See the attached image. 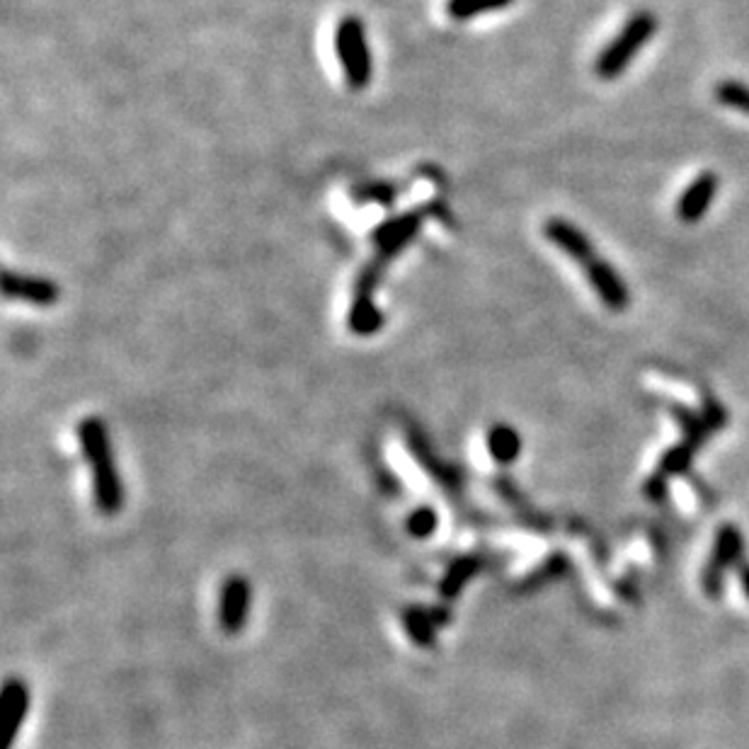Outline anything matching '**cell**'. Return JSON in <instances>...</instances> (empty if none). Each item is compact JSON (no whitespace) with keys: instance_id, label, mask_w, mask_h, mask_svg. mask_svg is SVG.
Returning <instances> with one entry per match:
<instances>
[{"instance_id":"cell-1","label":"cell","mask_w":749,"mask_h":749,"mask_svg":"<svg viewBox=\"0 0 749 749\" xmlns=\"http://www.w3.org/2000/svg\"><path fill=\"white\" fill-rule=\"evenodd\" d=\"M432 211L434 207H417L415 211L396 216V219H388L386 224H381L374 231L376 253L371 257L369 265L364 267L362 274H359L357 287H354L350 316H347V325H350L354 335L369 337L381 330L383 316L379 308H376V287L381 284L386 267L391 265L400 250L417 236V231H420V226L430 219Z\"/></svg>"},{"instance_id":"cell-2","label":"cell","mask_w":749,"mask_h":749,"mask_svg":"<svg viewBox=\"0 0 749 749\" xmlns=\"http://www.w3.org/2000/svg\"><path fill=\"white\" fill-rule=\"evenodd\" d=\"M80 447H83L85 461H88L90 476H93L95 505L102 514H114L122 510V480H119L117 466L112 459L110 434L100 417H85L78 425Z\"/></svg>"},{"instance_id":"cell-3","label":"cell","mask_w":749,"mask_h":749,"mask_svg":"<svg viewBox=\"0 0 749 749\" xmlns=\"http://www.w3.org/2000/svg\"><path fill=\"white\" fill-rule=\"evenodd\" d=\"M657 30V20L653 13L648 10H640L628 17V22L623 25V30L616 34L614 42L606 47L602 54L597 56V64H594V73L602 80H614L626 71L628 64L633 61V56L638 54L645 44L650 42Z\"/></svg>"},{"instance_id":"cell-4","label":"cell","mask_w":749,"mask_h":749,"mask_svg":"<svg viewBox=\"0 0 749 749\" xmlns=\"http://www.w3.org/2000/svg\"><path fill=\"white\" fill-rule=\"evenodd\" d=\"M335 49L337 61L342 66V76H345L347 88L364 90L371 83V51L367 44V30L364 22L357 15H347L345 20L337 25L335 32Z\"/></svg>"},{"instance_id":"cell-5","label":"cell","mask_w":749,"mask_h":749,"mask_svg":"<svg viewBox=\"0 0 749 749\" xmlns=\"http://www.w3.org/2000/svg\"><path fill=\"white\" fill-rule=\"evenodd\" d=\"M718 187L720 177L716 173H711V170H703L701 175H696L694 180L686 185L682 197L677 199V207H674L677 219L682 221V224H699L703 216H706L708 207H711Z\"/></svg>"},{"instance_id":"cell-6","label":"cell","mask_w":749,"mask_h":749,"mask_svg":"<svg viewBox=\"0 0 749 749\" xmlns=\"http://www.w3.org/2000/svg\"><path fill=\"white\" fill-rule=\"evenodd\" d=\"M587 279H590L594 294L599 296L606 303V308H611L614 313H621L628 308V301H631V294H628L626 282L614 267L609 265L606 260H599L594 257L590 265H585Z\"/></svg>"},{"instance_id":"cell-7","label":"cell","mask_w":749,"mask_h":749,"mask_svg":"<svg viewBox=\"0 0 749 749\" xmlns=\"http://www.w3.org/2000/svg\"><path fill=\"white\" fill-rule=\"evenodd\" d=\"M3 291L8 299H20L34 306H54L59 301L61 291L47 277H34V274H17L5 270L3 274Z\"/></svg>"},{"instance_id":"cell-8","label":"cell","mask_w":749,"mask_h":749,"mask_svg":"<svg viewBox=\"0 0 749 749\" xmlns=\"http://www.w3.org/2000/svg\"><path fill=\"white\" fill-rule=\"evenodd\" d=\"M543 236L551 240L560 253L573 257L580 265H590L594 260L592 240L585 236V231H580L575 224H570V221L548 219L546 226H543Z\"/></svg>"},{"instance_id":"cell-9","label":"cell","mask_w":749,"mask_h":749,"mask_svg":"<svg viewBox=\"0 0 749 749\" xmlns=\"http://www.w3.org/2000/svg\"><path fill=\"white\" fill-rule=\"evenodd\" d=\"M250 606V587L243 577H228L224 590H221L219 623L226 633H238L243 628L245 616Z\"/></svg>"},{"instance_id":"cell-10","label":"cell","mask_w":749,"mask_h":749,"mask_svg":"<svg viewBox=\"0 0 749 749\" xmlns=\"http://www.w3.org/2000/svg\"><path fill=\"white\" fill-rule=\"evenodd\" d=\"M27 708H30V691L22 682L10 679L3 689V706H0V716H3V735H5V749H13L17 733H20L22 723H25Z\"/></svg>"},{"instance_id":"cell-11","label":"cell","mask_w":749,"mask_h":749,"mask_svg":"<svg viewBox=\"0 0 749 749\" xmlns=\"http://www.w3.org/2000/svg\"><path fill=\"white\" fill-rule=\"evenodd\" d=\"M488 451L495 461L507 463L519 454V437L512 427H493L488 432Z\"/></svg>"},{"instance_id":"cell-12","label":"cell","mask_w":749,"mask_h":749,"mask_svg":"<svg viewBox=\"0 0 749 749\" xmlns=\"http://www.w3.org/2000/svg\"><path fill=\"white\" fill-rule=\"evenodd\" d=\"M514 0H449L447 13L451 20H473L480 13H493V10H502L507 5H512Z\"/></svg>"},{"instance_id":"cell-13","label":"cell","mask_w":749,"mask_h":749,"mask_svg":"<svg viewBox=\"0 0 749 749\" xmlns=\"http://www.w3.org/2000/svg\"><path fill=\"white\" fill-rule=\"evenodd\" d=\"M713 95L720 105L749 114V85L740 83V80H720L713 88Z\"/></svg>"},{"instance_id":"cell-14","label":"cell","mask_w":749,"mask_h":749,"mask_svg":"<svg viewBox=\"0 0 749 749\" xmlns=\"http://www.w3.org/2000/svg\"><path fill=\"white\" fill-rule=\"evenodd\" d=\"M434 524H437V514H434L432 510H427V507L417 510L413 517L408 519V529L413 531L415 536H427L434 529Z\"/></svg>"}]
</instances>
